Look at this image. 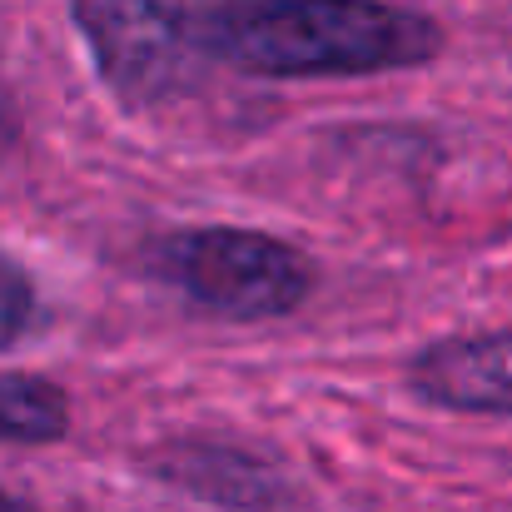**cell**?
I'll list each match as a JSON object with an SVG mask.
<instances>
[{"label":"cell","instance_id":"1","mask_svg":"<svg viewBox=\"0 0 512 512\" xmlns=\"http://www.w3.org/2000/svg\"><path fill=\"white\" fill-rule=\"evenodd\" d=\"M199 50L264 80L378 75L433 60L443 30L388 0H214L199 20Z\"/></svg>","mask_w":512,"mask_h":512},{"label":"cell","instance_id":"2","mask_svg":"<svg viewBox=\"0 0 512 512\" xmlns=\"http://www.w3.org/2000/svg\"><path fill=\"white\" fill-rule=\"evenodd\" d=\"M214 0H70L95 70L120 105L150 110L199 80V20Z\"/></svg>","mask_w":512,"mask_h":512},{"label":"cell","instance_id":"3","mask_svg":"<svg viewBox=\"0 0 512 512\" xmlns=\"http://www.w3.org/2000/svg\"><path fill=\"white\" fill-rule=\"evenodd\" d=\"M165 269L189 299L244 324L284 319L314 289V264L254 229H189L165 244Z\"/></svg>","mask_w":512,"mask_h":512},{"label":"cell","instance_id":"4","mask_svg":"<svg viewBox=\"0 0 512 512\" xmlns=\"http://www.w3.org/2000/svg\"><path fill=\"white\" fill-rule=\"evenodd\" d=\"M423 403L458 413H512V334L443 339L423 348L408 368Z\"/></svg>","mask_w":512,"mask_h":512},{"label":"cell","instance_id":"5","mask_svg":"<svg viewBox=\"0 0 512 512\" xmlns=\"http://www.w3.org/2000/svg\"><path fill=\"white\" fill-rule=\"evenodd\" d=\"M70 433V403L45 378L0 373V443H55Z\"/></svg>","mask_w":512,"mask_h":512},{"label":"cell","instance_id":"6","mask_svg":"<svg viewBox=\"0 0 512 512\" xmlns=\"http://www.w3.org/2000/svg\"><path fill=\"white\" fill-rule=\"evenodd\" d=\"M179 478L219 503H269V468L234 448H179Z\"/></svg>","mask_w":512,"mask_h":512},{"label":"cell","instance_id":"7","mask_svg":"<svg viewBox=\"0 0 512 512\" xmlns=\"http://www.w3.org/2000/svg\"><path fill=\"white\" fill-rule=\"evenodd\" d=\"M30 319H35V284L15 259L0 254V348L25 339Z\"/></svg>","mask_w":512,"mask_h":512},{"label":"cell","instance_id":"8","mask_svg":"<svg viewBox=\"0 0 512 512\" xmlns=\"http://www.w3.org/2000/svg\"><path fill=\"white\" fill-rule=\"evenodd\" d=\"M0 512H35V508H30V503H20V498H5V493H0Z\"/></svg>","mask_w":512,"mask_h":512}]
</instances>
